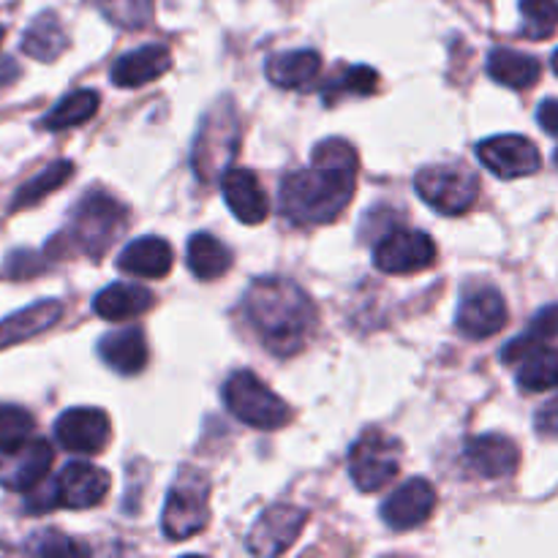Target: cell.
Returning a JSON list of instances; mask_svg holds the SVG:
<instances>
[{"label": "cell", "mask_w": 558, "mask_h": 558, "mask_svg": "<svg viewBox=\"0 0 558 558\" xmlns=\"http://www.w3.org/2000/svg\"><path fill=\"white\" fill-rule=\"evenodd\" d=\"M434 485L423 477H414L387 496L385 505H381V521H385L392 532H409V529L423 526V523L434 515Z\"/></svg>", "instance_id": "obj_15"}, {"label": "cell", "mask_w": 558, "mask_h": 558, "mask_svg": "<svg viewBox=\"0 0 558 558\" xmlns=\"http://www.w3.org/2000/svg\"><path fill=\"white\" fill-rule=\"evenodd\" d=\"M60 316H63V303L58 300H41L20 314H11L9 319L0 322V349L41 336L49 327L58 325Z\"/></svg>", "instance_id": "obj_23"}, {"label": "cell", "mask_w": 558, "mask_h": 558, "mask_svg": "<svg viewBox=\"0 0 558 558\" xmlns=\"http://www.w3.org/2000/svg\"><path fill=\"white\" fill-rule=\"evenodd\" d=\"M477 158L483 161V167H488L501 180L526 178V174L537 172L539 163H543L537 145L518 134H501L483 140L477 145Z\"/></svg>", "instance_id": "obj_14"}, {"label": "cell", "mask_w": 558, "mask_h": 558, "mask_svg": "<svg viewBox=\"0 0 558 558\" xmlns=\"http://www.w3.org/2000/svg\"><path fill=\"white\" fill-rule=\"evenodd\" d=\"M185 259H189V270L199 281H213V278L223 276L232 267V251L213 234L196 232L189 240V256Z\"/></svg>", "instance_id": "obj_26"}, {"label": "cell", "mask_w": 558, "mask_h": 558, "mask_svg": "<svg viewBox=\"0 0 558 558\" xmlns=\"http://www.w3.org/2000/svg\"><path fill=\"white\" fill-rule=\"evenodd\" d=\"M125 223V207L114 196L104 191H90L80 205L74 207L71 234L80 240L82 248L90 256H98L112 245Z\"/></svg>", "instance_id": "obj_9"}, {"label": "cell", "mask_w": 558, "mask_h": 558, "mask_svg": "<svg viewBox=\"0 0 558 558\" xmlns=\"http://www.w3.org/2000/svg\"><path fill=\"white\" fill-rule=\"evenodd\" d=\"M221 191L223 202L229 205V210L234 213V218L248 227L254 223H262L270 213V202H267V194L262 191L259 180L251 169L229 167L221 178Z\"/></svg>", "instance_id": "obj_18"}, {"label": "cell", "mask_w": 558, "mask_h": 558, "mask_svg": "<svg viewBox=\"0 0 558 558\" xmlns=\"http://www.w3.org/2000/svg\"><path fill=\"white\" fill-rule=\"evenodd\" d=\"M463 458L485 480L510 477V474H515L518 463H521L518 445L501 434L472 436L463 447Z\"/></svg>", "instance_id": "obj_17"}, {"label": "cell", "mask_w": 558, "mask_h": 558, "mask_svg": "<svg viewBox=\"0 0 558 558\" xmlns=\"http://www.w3.org/2000/svg\"><path fill=\"white\" fill-rule=\"evenodd\" d=\"M550 65H554V71H556V76H558V49L554 52V60H550Z\"/></svg>", "instance_id": "obj_39"}, {"label": "cell", "mask_w": 558, "mask_h": 558, "mask_svg": "<svg viewBox=\"0 0 558 558\" xmlns=\"http://www.w3.org/2000/svg\"><path fill=\"white\" fill-rule=\"evenodd\" d=\"M54 452L47 439H27L16 450L0 452V485L14 494H31L47 480Z\"/></svg>", "instance_id": "obj_12"}, {"label": "cell", "mask_w": 558, "mask_h": 558, "mask_svg": "<svg viewBox=\"0 0 558 558\" xmlns=\"http://www.w3.org/2000/svg\"><path fill=\"white\" fill-rule=\"evenodd\" d=\"M537 120L543 125V131H548L550 136L558 140V98H548V101L539 104Z\"/></svg>", "instance_id": "obj_37"}, {"label": "cell", "mask_w": 558, "mask_h": 558, "mask_svg": "<svg viewBox=\"0 0 558 558\" xmlns=\"http://www.w3.org/2000/svg\"><path fill=\"white\" fill-rule=\"evenodd\" d=\"M401 472V441L381 430H365L349 450V474L363 494L387 488Z\"/></svg>", "instance_id": "obj_8"}, {"label": "cell", "mask_w": 558, "mask_h": 558, "mask_svg": "<svg viewBox=\"0 0 558 558\" xmlns=\"http://www.w3.org/2000/svg\"><path fill=\"white\" fill-rule=\"evenodd\" d=\"M65 47H69V38H65L63 25H60L54 14L38 16V20L25 31V38H22V49H25L31 58L44 60V63L58 58Z\"/></svg>", "instance_id": "obj_27"}, {"label": "cell", "mask_w": 558, "mask_h": 558, "mask_svg": "<svg viewBox=\"0 0 558 558\" xmlns=\"http://www.w3.org/2000/svg\"><path fill=\"white\" fill-rule=\"evenodd\" d=\"M322 71V58L316 49H289V52L272 54L265 65L267 80L283 90H298L308 85Z\"/></svg>", "instance_id": "obj_24"}, {"label": "cell", "mask_w": 558, "mask_h": 558, "mask_svg": "<svg viewBox=\"0 0 558 558\" xmlns=\"http://www.w3.org/2000/svg\"><path fill=\"white\" fill-rule=\"evenodd\" d=\"M518 385L526 392H545L558 387V349L537 347L521 360Z\"/></svg>", "instance_id": "obj_28"}, {"label": "cell", "mask_w": 558, "mask_h": 558, "mask_svg": "<svg viewBox=\"0 0 558 558\" xmlns=\"http://www.w3.org/2000/svg\"><path fill=\"white\" fill-rule=\"evenodd\" d=\"M436 243L425 232L414 229H396L385 234L374 251V265L390 276H407V272H420L434 265Z\"/></svg>", "instance_id": "obj_10"}, {"label": "cell", "mask_w": 558, "mask_h": 558, "mask_svg": "<svg viewBox=\"0 0 558 558\" xmlns=\"http://www.w3.org/2000/svg\"><path fill=\"white\" fill-rule=\"evenodd\" d=\"M245 314L262 343L278 357L300 352L316 325V308L308 294L283 276L256 278L245 292Z\"/></svg>", "instance_id": "obj_2"}, {"label": "cell", "mask_w": 558, "mask_h": 558, "mask_svg": "<svg viewBox=\"0 0 558 558\" xmlns=\"http://www.w3.org/2000/svg\"><path fill=\"white\" fill-rule=\"evenodd\" d=\"M488 74L499 85L512 87V90H526V87L537 85L543 65L532 54L518 52V49L510 47H499L488 54Z\"/></svg>", "instance_id": "obj_25"}, {"label": "cell", "mask_w": 558, "mask_h": 558, "mask_svg": "<svg viewBox=\"0 0 558 558\" xmlns=\"http://www.w3.org/2000/svg\"><path fill=\"white\" fill-rule=\"evenodd\" d=\"M112 425H109L107 412L93 407L69 409L54 423V439L65 452L74 456H98L109 445Z\"/></svg>", "instance_id": "obj_13"}, {"label": "cell", "mask_w": 558, "mask_h": 558, "mask_svg": "<svg viewBox=\"0 0 558 558\" xmlns=\"http://www.w3.org/2000/svg\"><path fill=\"white\" fill-rule=\"evenodd\" d=\"M305 521H308V515H305V510H300V507H292V505L267 507V510L259 515V521L251 526L248 550L262 558L287 554V550L294 545V539L300 537V532H303Z\"/></svg>", "instance_id": "obj_11"}, {"label": "cell", "mask_w": 558, "mask_h": 558, "mask_svg": "<svg viewBox=\"0 0 558 558\" xmlns=\"http://www.w3.org/2000/svg\"><path fill=\"white\" fill-rule=\"evenodd\" d=\"M357 153L349 142H319L311 153V167L294 169L281 183L283 216L300 227H319L341 216L354 196Z\"/></svg>", "instance_id": "obj_1"}, {"label": "cell", "mask_w": 558, "mask_h": 558, "mask_svg": "<svg viewBox=\"0 0 558 558\" xmlns=\"http://www.w3.org/2000/svg\"><path fill=\"white\" fill-rule=\"evenodd\" d=\"M223 403H227L232 417L259 430H276L287 425L289 417H292L287 401H281L251 371H238V374L229 376L227 385H223Z\"/></svg>", "instance_id": "obj_4"}, {"label": "cell", "mask_w": 558, "mask_h": 558, "mask_svg": "<svg viewBox=\"0 0 558 558\" xmlns=\"http://www.w3.org/2000/svg\"><path fill=\"white\" fill-rule=\"evenodd\" d=\"M210 521V483L202 472L183 469L178 483L169 488L167 507L161 515V529L167 539L183 543L194 537Z\"/></svg>", "instance_id": "obj_5"}, {"label": "cell", "mask_w": 558, "mask_h": 558, "mask_svg": "<svg viewBox=\"0 0 558 558\" xmlns=\"http://www.w3.org/2000/svg\"><path fill=\"white\" fill-rule=\"evenodd\" d=\"M534 428L539 436H558V398L545 403L534 417Z\"/></svg>", "instance_id": "obj_36"}, {"label": "cell", "mask_w": 558, "mask_h": 558, "mask_svg": "<svg viewBox=\"0 0 558 558\" xmlns=\"http://www.w3.org/2000/svg\"><path fill=\"white\" fill-rule=\"evenodd\" d=\"M98 354L104 363L123 376H136L147 365V341L140 327H125V330L109 332L98 343Z\"/></svg>", "instance_id": "obj_21"}, {"label": "cell", "mask_w": 558, "mask_h": 558, "mask_svg": "<svg viewBox=\"0 0 558 558\" xmlns=\"http://www.w3.org/2000/svg\"><path fill=\"white\" fill-rule=\"evenodd\" d=\"M523 36L548 38L558 31V0H521Z\"/></svg>", "instance_id": "obj_34"}, {"label": "cell", "mask_w": 558, "mask_h": 558, "mask_svg": "<svg viewBox=\"0 0 558 558\" xmlns=\"http://www.w3.org/2000/svg\"><path fill=\"white\" fill-rule=\"evenodd\" d=\"M0 38H3V31H0Z\"/></svg>", "instance_id": "obj_41"}, {"label": "cell", "mask_w": 558, "mask_h": 558, "mask_svg": "<svg viewBox=\"0 0 558 558\" xmlns=\"http://www.w3.org/2000/svg\"><path fill=\"white\" fill-rule=\"evenodd\" d=\"M238 114H234L229 98H223L218 107H213L205 114L199 125V136L194 142L191 161H194L202 183H213L216 178H223V172L232 167L234 153H238Z\"/></svg>", "instance_id": "obj_3"}, {"label": "cell", "mask_w": 558, "mask_h": 558, "mask_svg": "<svg viewBox=\"0 0 558 558\" xmlns=\"http://www.w3.org/2000/svg\"><path fill=\"white\" fill-rule=\"evenodd\" d=\"M38 550H41V554H87V548H82V545L63 537H54V543L38 545Z\"/></svg>", "instance_id": "obj_38"}, {"label": "cell", "mask_w": 558, "mask_h": 558, "mask_svg": "<svg viewBox=\"0 0 558 558\" xmlns=\"http://www.w3.org/2000/svg\"><path fill=\"white\" fill-rule=\"evenodd\" d=\"M556 167H558V150H556Z\"/></svg>", "instance_id": "obj_40"}, {"label": "cell", "mask_w": 558, "mask_h": 558, "mask_svg": "<svg viewBox=\"0 0 558 558\" xmlns=\"http://www.w3.org/2000/svg\"><path fill=\"white\" fill-rule=\"evenodd\" d=\"M71 174H74V163L71 161L49 163L41 174H36L33 180H27V183L16 191L14 202H11V210H25V207L38 205L44 196H49L52 191H58L60 185L69 183Z\"/></svg>", "instance_id": "obj_31"}, {"label": "cell", "mask_w": 558, "mask_h": 558, "mask_svg": "<svg viewBox=\"0 0 558 558\" xmlns=\"http://www.w3.org/2000/svg\"><path fill=\"white\" fill-rule=\"evenodd\" d=\"M458 330L469 338H490L507 325V303L496 289L469 292L458 305Z\"/></svg>", "instance_id": "obj_16"}, {"label": "cell", "mask_w": 558, "mask_h": 558, "mask_svg": "<svg viewBox=\"0 0 558 558\" xmlns=\"http://www.w3.org/2000/svg\"><path fill=\"white\" fill-rule=\"evenodd\" d=\"M376 87H379V71L371 65H352L327 85L325 98L327 104H336L341 96H371Z\"/></svg>", "instance_id": "obj_32"}, {"label": "cell", "mask_w": 558, "mask_h": 558, "mask_svg": "<svg viewBox=\"0 0 558 558\" xmlns=\"http://www.w3.org/2000/svg\"><path fill=\"white\" fill-rule=\"evenodd\" d=\"M104 11L118 22L120 27H142L150 22V0H104Z\"/></svg>", "instance_id": "obj_35"}, {"label": "cell", "mask_w": 558, "mask_h": 558, "mask_svg": "<svg viewBox=\"0 0 558 558\" xmlns=\"http://www.w3.org/2000/svg\"><path fill=\"white\" fill-rule=\"evenodd\" d=\"M98 93L96 90H74L52 109V112L44 114L41 129L47 131H65L74 129V125L87 123L93 114L98 112Z\"/></svg>", "instance_id": "obj_29"}, {"label": "cell", "mask_w": 558, "mask_h": 558, "mask_svg": "<svg viewBox=\"0 0 558 558\" xmlns=\"http://www.w3.org/2000/svg\"><path fill=\"white\" fill-rule=\"evenodd\" d=\"M172 69V54L161 44H147V47L131 49L123 58L114 60L112 82L118 87H142L147 82L158 80Z\"/></svg>", "instance_id": "obj_19"}, {"label": "cell", "mask_w": 558, "mask_h": 558, "mask_svg": "<svg viewBox=\"0 0 558 558\" xmlns=\"http://www.w3.org/2000/svg\"><path fill=\"white\" fill-rule=\"evenodd\" d=\"M33 428H36V420L27 409L0 403V452L16 450L27 439H33Z\"/></svg>", "instance_id": "obj_33"}, {"label": "cell", "mask_w": 558, "mask_h": 558, "mask_svg": "<svg viewBox=\"0 0 558 558\" xmlns=\"http://www.w3.org/2000/svg\"><path fill=\"white\" fill-rule=\"evenodd\" d=\"M414 189L420 199L445 216H461L477 202L480 178L463 163H439L414 174Z\"/></svg>", "instance_id": "obj_6"}, {"label": "cell", "mask_w": 558, "mask_h": 558, "mask_svg": "<svg viewBox=\"0 0 558 558\" xmlns=\"http://www.w3.org/2000/svg\"><path fill=\"white\" fill-rule=\"evenodd\" d=\"M172 245L163 238H140L131 240L118 256V270L140 278H163L172 270Z\"/></svg>", "instance_id": "obj_20"}, {"label": "cell", "mask_w": 558, "mask_h": 558, "mask_svg": "<svg viewBox=\"0 0 558 558\" xmlns=\"http://www.w3.org/2000/svg\"><path fill=\"white\" fill-rule=\"evenodd\" d=\"M109 474L93 463L74 461L63 466L54 483L44 490V496H33L27 501L31 510H49V507H65V510H90L107 499Z\"/></svg>", "instance_id": "obj_7"}, {"label": "cell", "mask_w": 558, "mask_h": 558, "mask_svg": "<svg viewBox=\"0 0 558 558\" xmlns=\"http://www.w3.org/2000/svg\"><path fill=\"white\" fill-rule=\"evenodd\" d=\"M153 305L150 289L140 287V283H109L107 289L96 294L93 300V311L107 322H125L134 316L145 314Z\"/></svg>", "instance_id": "obj_22"}, {"label": "cell", "mask_w": 558, "mask_h": 558, "mask_svg": "<svg viewBox=\"0 0 558 558\" xmlns=\"http://www.w3.org/2000/svg\"><path fill=\"white\" fill-rule=\"evenodd\" d=\"M550 338H558V303L539 311V314L532 319V325H529L526 336H518L515 341L507 343L505 352H501V360H505L507 365L521 363L532 349L543 347V343L550 341Z\"/></svg>", "instance_id": "obj_30"}]
</instances>
